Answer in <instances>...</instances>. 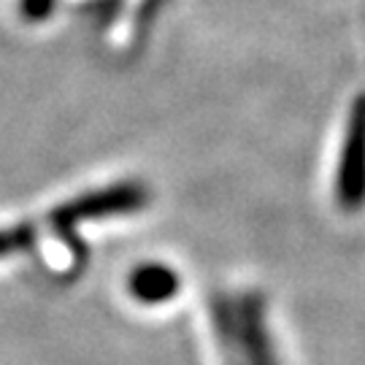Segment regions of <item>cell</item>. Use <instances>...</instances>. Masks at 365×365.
Instances as JSON below:
<instances>
[{
  "mask_svg": "<svg viewBox=\"0 0 365 365\" xmlns=\"http://www.w3.org/2000/svg\"><path fill=\"white\" fill-rule=\"evenodd\" d=\"M211 330L222 365H279L260 292H222L211 300Z\"/></svg>",
  "mask_w": 365,
  "mask_h": 365,
  "instance_id": "obj_1",
  "label": "cell"
},
{
  "mask_svg": "<svg viewBox=\"0 0 365 365\" xmlns=\"http://www.w3.org/2000/svg\"><path fill=\"white\" fill-rule=\"evenodd\" d=\"M336 200L344 211L365 206V92L349 106L336 170Z\"/></svg>",
  "mask_w": 365,
  "mask_h": 365,
  "instance_id": "obj_2",
  "label": "cell"
},
{
  "mask_svg": "<svg viewBox=\"0 0 365 365\" xmlns=\"http://www.w3.org/2000/svg\"><path fill=\"white\" fill-rule=\"evenodd\" d=\"M179 289H182V279L176 276L173 268L160 265V262L141 265L130 276V295L141 303H149V306L168 303V300L176 298Z\"/></svg>",
  "mask_w": 365,
  "mask_h": 365,
  "instance_id": "obj_3",
  "label": "cell"
},
{
  "mask_svg": "<svg viewBox=\"0 0 365 365\" xmlns=\"http://www.w3.org/2000/svg\"><path fill=\"white\" fill-rule=\"evenodd\" d=\"M38 230V222H22L14 227H3L0 230V257H11L16 252H25L27 247H33L36 238L41 235Z\"/></svg>",
  "mask_w": 365,
  "mask_h": 365,
  "instance_id": "obj_4",
  "label": "cell"
}]
</instances>
